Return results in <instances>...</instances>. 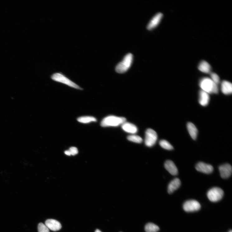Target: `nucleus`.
Segmentation results:
<instances>
[{
	"label": "nucleus",
	"instance_id": "10",
	"mask_svg": "<svg viewBox=\"0 0 232 232\" xmlns=\"http://www.w3.org/2000/svg\"><path fill=\"white\" fill-rule=\"evenodd\" d=\"M163 14L161 13L157 14L154 16L148 24L147 29L149 30H152L154 29L160 23Z\"/></svg>",
	"mask_w": 232,
	"mask_h": 232
},
{
	"label": "nucleus",
	"instance_id": "14",
	"mask_svg": "<svg viewBox=\"0 0 232 232\" xmlns=\"http://www.w3.org/2000/svg\"><path fill=\"white\" fill-rule=\"evenodd\" d=\"M221 90L223 93L225 95L231 94L232 92V83L227 81H223L221 83Z\"/></svg>",
	"mask_w": 232,
	"mask_h": 232
},
{
	"label": "nucleus",
	"instance_id": "24",
	"mask_svg": "<svg viewBox=\"0 0 232 232\" xmlns=\"http://www.w3.org/2000/svg\"><path fill=\"white\" fill-rule=\"evenodd\" d=\"M38 232H50L49 229L45 225L40 223L38 226Z\"/></svg>",
	"mask_w": 232,
	"mask_h": 232
},
{
	"label": "nucleus",
	"instance_id": "13",
	"mask_svg": "<svg viewBox=\"0 0 232 232\" xmlns=\"http://www.w3.org/2000/svg\"><path fill=\"white\" fill-rule=\"evenodd\" d=\"M164 167L166 170L172 175H176L178 174L177 168L172 161H166L164 163Z\"/></svg>",
	"mask_w": 232,
	"mask_h": 232
},
{
	"label": "nucleus",
	"instance_id": "27",
	"mask_svg": "<svg viewBox=\"0 0 232 232\" xmlns=\"http://www.w3.org/2000/svg\"><path fill=\"white\" fill-rule=\"evenodd\" d=\"M95 232H102L100 230L98 229H97L95 231Z\"/></svg>",
	"mask_w": 232,
	"mask_h": 232
},
{
	"label": "nucleus",
	"instance_id": "18",
	"mask_svg": "<svg viewBox=\"0 0 232 232\" xmlns=\"http://www.w3.org/2000/svg\"><path fill=\"white\" fill-rule=\"evenodd\" d=\"M198 69L203 73H211V67L210 65L207 62L202 61L199 65Z\"/></svg>",
	"mask_w": 232,
	"mask_h": 232
},
{
	"label": "nucleus",
	"instance_id": "22",
	"mask_svg": "<svg viewBox=\"0 0 232 232\" xmlns=\"http://www.w3.org/2000/svg\"><path fill=\"white\" fill-rule=\"evenodd\" d=\"M159 144L164 149L171 150L173 149V146L168 141L163 140L159 142Z\"/></svg>",
	"mask_w": 232,
	"mask_h": 232
},
{
	"label": "nucleus",
	"instance_id": "9",
	"mask_svg": "<svg viewBox=\"0 0 232 232\" xmlns=\"http://www.w3.org/2000/svg\"><path fill=\"white\" fill-rule=\"evenodd\" d=\"M196 168L197 171L206 174L211 173L213 170V167L211 165L202 162L197 163Z\"/></svg>",
	"mask_w": 232,
	"mask_h": 232
},
{
	"label": "nucleus",
	"instance_id": "6",
	"mask_svg": "<svg viewBox=\"0 0 232 232\" xmlns=\"http://www.w3.org/2000/svg\"><path fill=\"white\" fill-rule=\"evenodd\" d=\"M157 135L156 132L152 129H148L146 131L145 143L148 147H151L156 143Z\"/></svg>",
	"mask_w": 232,
	"mask_h": 232
},
{
	"label": "nucleus",
	"instance_id": "7",
	"mask_svg": "<svg viewBox=\"0 0 232 232\" xmlns=\"http://www.w3.org/2000/svg\"><path fill=\"white\" fill-rule=\"evenodd\" d=\"M200 203L197 201L190 200L186 201L183 204L184 210L187 212H192L199 211L201 208Z\"/></svg>",
	"mask_w": 232,
	"mask_h": 232
},
{
	"label": "nucleus",
	"instance_id": "19",
	"mask_svg": "<svg viewBox=\"0 0 232 232\" xmlns=\"http://www.w3.org/2000/svg\"><path fill=\"white\" fill-rule=\"evenodd\" d=\"M77 120L78 122L83 124H88L97 121L96 118L91 116L80 117L78 118Z\"/></svg>",
	"mask_w": 232,
	"mask_h": 232
},
{
	"label": "nucleus",
	"instance_id": "1",
	"mask_svg": "<svg viewBox=\"0 0 232 232\" xmlns=\"http://www.w3.org/2000/svg\"><path fill=\"white\" fill-rule=\"evenodd\" d=\"M199 86L201 90L208 94H217L219 92L218 85L213 82L211 79L207 77L201 78L199 82Z\"/></svg>",
	"mask_w": 232,
	"mask_h": 232
},
{
	"label": "nucleus",
	"instance_id": "23",
	"mask_svg": "<svg viewBox=\"0 0 232 232\" xmlns=\"http://www.w3.org/2000/svg\"><path fill=\"white\" fill-rule=\"evenodd\" d=\"M210 77L212 81L218 85L220 83V78L218 75L215 73H211Z\"/></svg>",
	"mask_w": 232,
	"mask_h": 232
},
{
	"label": "nucleus",
	"instance_id": "26",
	"mask_svg": "<svg viewBox=\"0 0 232 232\" xmlns=\"http://www.w3.org/2000/svg\"><path fill=\"white\" fill-rule=\"evenodd\" d=\"M64 153L65 154L67 155H69V156L71 155L70 153L69 150H67V151H65Z\"/></svg>",
	"mask_w": 232,
	"mask_h": 232
},
{
	"label": "nucleus",
	"instance_id": "2",
	"mask_svg": "<svg viewBox=\"0 0 232 232\" xmlns=\"http://www.w3.org/2000/svg\"><path fill=\"white\" fill-rule=\"evenodd\" d=\"M126 122L125 118L114 116H110L105 118L101 123L102 127H117L122 125Z\"/></svg>",
	"mask_w": 232,
	"mask_h": 232
},
{
	"label": "nucleus",
	"instance_id": "4",
	"mask_svg": "<svg viewBox=\"0 0 232 232\" xmlns=\"http://www.w3.org/2000/svg\"><path fill=\"white\" fill-rule=\"evenodd\" d=\"M51 78L53 80L55 81L63 83L64 84L67 85L71 87L77 89H82L76 83L69 80L61 73H55L53 74Z\"/></svg>",
	"mask_w": 232,
	"mask_h": 232
},
{
	"label": "nucleus",
	"instance_id": "8",
	"mask_svg": "<svg viewBox=\"0 0 232 232\" xmlns=\"http://www.w3.org/2000/svg\"><path fill=\"white\" fill-rule=\"evenodd\" d=\"M219 170L221 177L224 179L229 178L232 173V167L228 163L220 166L219 167Z\"/></svg>",
	"mask_w": 232,
	"mask_h": 232
},
{
	"label": "nucleus",
	"instance_id": "25",
	"mask_svg": "<svg viewBox=\"0 0 232 232\" xmlns=\"http://www.w3.org/2000/svg\"><path fill=\"white\" fill-rule=\"evenodd\" d=\"M71 155H75L78 153L77 148L76 147H71L69 150Z\"/></svg>",
	"mask_w": 232,
	"mask_h": 232
},
{
	"label": "nucleus",
	"instance_id": "5",
	"mask_svg": "<svg viewBox=\"0 0 232 232\" xmlns=\"http://www.w3.org/2000/svg\"><path fill=\"white\" fill-rule=\"evenodd\" d=\"M224 195V191L218 187L211 188L208 191L207 194L209 199L213 202H217L220 200L223 197Z\"/></svg>",
	"mask_w": 232,
	"mask_h": 232
},
{
	"label": "nucleus",
	"instance_id": "3",
	"mask_svg": "<svg viewBox=\"0 0 232 232\" xmlns=\"http://www.w3.org/2000/svg\"><path fill=\"white\" fill-rule=\"evenodd\" d=\"M133 60V55L129 53L125 55L122 61L117 65L116 71L119 73H123L126 72L131 67Z\"/></svg>",
	"mask_w": 232,
	"mask_h": 232
},
{
	"label": "nucleus",
	"instance_id": "12",
	"mask_svg": "<svg viewBox=\"0 0 232 232\" xmlns=\"http://www.w3.org/2000/svg\"><path fill=\"white\" fill-rule=\"evenodd\" d=\"M210 97L209 94L205 91L201 90L199 92V102L202 106H207L210 101Z\"/></svg>",
	"mask_w": 232,
	"mask_h": 232
},
{
	"label": "nucleus",
	"instance_id": "20",
	"mask_svg": "<svg viewBox=\"0 0 232 232\" xmlns=\"http://www.w3.org/2000/svg\"><path fill=\"white\" fill-rule=\"evenodd\" d=\"M145 230L146 232H157L159 230V228L155 224L149 223L145 225Z\"/></svg>",
	"mask_w": 232,
	"mask_h": 232
},
{
	"label": "nucleus",
	"instance_id": "21",
	"mask_svg": "<svg viewBox=\"0 0 232 232\" xmlns=\"http://www.w3.org/2000/svg\"><path fill=\"white\" fill-rule=\"evenodd\" d=\"M127 138L129 141L136 143H141L143 141L142 139L140 136L135 135H129Z\"/></svg>",
	"mask_w": 232,
	"mask_h": 232
},
{
	"label": "nucleus",
	"instance_id": "11",
	"mask_svg": "<svg viewBox=\"0 0 232 232\" xmlns=\"http://www.w3.org/2000/svg\"><path fill=\"white\" fill-rule=\"evenodd\" d=\"M45 225L49 229L53 231H58L62 227L60 223L54 219H48L46 220L45 222Z\"/></svg>",
	"mask_w": 232,
	"mask_h": 232
},
{
	"label": "nucleus",
	"instance_id": "17",
	"mask_svg": "<svg viewBox=\"0 0 232 232\" xmlns=\"http://www.w3.org/2000/svg\"><path fill=\"white\" fill-rule=\"evenodd\" d=\"M187 127L190 135L193 140H196L197 137L198 133L197 128L191 122L187 123Z\"/></svg>",
	"mask_w": 232,
	"mask_h": 232
},
{
	"label": "nucleus",
	"instance_id": "16",
	"mask_svg": "<svg viewBox=\"0 0 232 232\" xmlns=\"http://www.w3.org/2000/svg\"><path fill=\"white\" fill-rule=\"evenodd\" d=\"M181 182L180 180L176 178L173 180L168 185V192L169 194H171L177 190L180 187Z\"/></svg>",
	"mask_w": 232,
	"mask_h": 232
},
{
	"label": "nucleus",
	"instance_id": "15",
	"mask_svg": "<svg viewBox=\"0 0 232 232\" xmlns=\"http://www.w3.org/2000/svg\"><path fill=\"white\" fill-rule=\"evenodd\" d=\"M122 128L125 132L132 134H136L138 130L137 128L135 125L126 122L122 125Z\"/></svg>",
	"mask_w": 232,
	"mask_h": 232
},
{
	"label": "nucleus",
	"instance_id": "28",
	"mask_svg": "<svg viewBox=\"0 0 232 232\" xmlns=\"http://www.w3.org/2000/svg\"><path fill=\"white\" fill-rule=\"evenodd\" d=\"M229 232H232V230H230L229 231Z\"/></svg>",
	"mask_w": 232,
	"mask_h": 232
}]
</instances>
